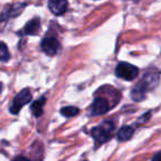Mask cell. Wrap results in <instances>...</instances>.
<instances>
[{
    "label": "cell",
    "instance_id": "9",
    "mask_svg": "<svg viewBox=\"0 0 161 161\" xmlns=\"http://www.w3.org/2000/svg\"><path fill=\"white\" fill-rule=\"evenodd\" d=\"M41 28V21L39 18H33L25 25L22 30V34L25 36H36L39 33Z\"/></svg>",
    "mask_w": 161,
    "mask_h": 161
},
{
    "label": "cell",
    "instance_id": "10",
    "mask_svg": "<svg viewBox=\"0 0 161 161\" xmlns=\"http://www.w3.org/2000/svg\"><path fill=\"white\" fill-rule=\"evenodd\" d=\"M148 91L141 85L140 83H137L134 87L131 88V93H130V96H131L132 101L135 102H141L143 101V98L146 97V94H147Z\"/></svg>",
    "mask_w": 161,
    "mask_h": 161
},
{
    "label": "cell",
    "instance_id": "8",
    "mask_svg": "<svg viewBox=\"0 0 161 161\" xmlns=\"http://www.w3.org/2000/svg\"><path fill=\"white\" fill-rule=\"evenodd\" d=\"M50 11L55 16H62L66 12L69 3L67 0H49L47 1Z\"/></svg>",
    "mask_w": 161,
    "mask_h": 161
},
{
    "label": "cell",
    "instance_id": "17",
    "mask_svg": "<svg viewBox=\"0 0 161 161\" xmlns=\"http://www.w3.org/2000/svg\"><path fill=\"white\" fill-rule=\"evenodd\" d=\"M160 157H161L160 152H157V153L154 154L153 158L151 159V161H161V160H160Z\"/></svg>",
    "mask_w": 161,
    "mask_h": 161
},
{
    "label": "cell",
    "instance_id": "4",
    "mask_svg": "<svg viewBox=\"0 0 161 161\" xmlns=\"http://www.w3.org/2000/svg\"><path fill=\"white\" fill-rule=\"evenodd\" d=\"M159 80H160V72H159V69H150L148 71H146L142 78L139 80V83L147 91H151L158 86Z\"/></svg>",
    "mask_w": 161,
    "mask_h": 161
},
{
    "label": "cell",
    "instance_id": "3",
    "mask_svg": "<svg viewBox=\"0 0 161 161\" xmlns=\"http://www.w3.org/2000/svg\"><path fill=\"white\" fill-rule=\"evenodd\" d=\"M32 101V94L30 90H22L16 97L14 98L11 106H10V113L17 115L21 110V108L25 105L29 104Z\"/></svg>",
    "mask_w": 161,
    "mask_h": 161
},
{
    "label": "cell",
    "instance_id": "2",
    "mask_svg": "<svg viewBox=\"0 0 161 161\" xmlns=\"http://www.w3.org/2000/svg\"><path fill=\"white\" fill-rule=\"evenodd\" d=\"M115 74L126 80H134L138 76L139 69L127 62H119L115 69Z\"/></svg>",
    "mask_w": 161,
    "mask_h": 161
},
{
    "label": "cell",
    "instance_id": "14",
    "mask_svg": "<svg viewBox=\"0 0 161 161\" xmlns=\"http://www.w3.org/2000/svg\"><path fill=\"white\" fill-rule=\"evenodd\" d=\"M10 58V52L5 42H0V62H8Z\"/></svg>",
    "mask_w": 161,
    "mask_h": 161
},
{
    "label": "cell",
    "instance_id": "18",
    "mask_svg": "<svg viewBox=\"0 0 161 161\" xmlns=\"http://www.w3.org/2000/svg\"><path fill=\"white\" fill-rule=\"evenodd\" d=\"M1 90H3V84L0 83V92H1Z\"/></svg>",
    "mask_w": 161,
    "mask_h": 161
},
{
    "label": "cell",
    "instance_id": "15",
    "mask_svg": "<svg viewBox=\"0 0 161 161\" xmlns=\"http://www.w3.org/2000/svg\"><path fill=\"white\" fill-rule=\"evenodd\" d=\"M150 116H151V113H150V112L146 113L145 115H142V116H141L140 118L138 119V124L146 123V121H148V120H149V118H150Z\"/></svg>",
    "mask_w": 161,
    "mask_h": 161
},
{
    "label": "cell",
    "instance_id": "13",
    "mask_svg": "<svg viewBox=\"0 0 161 161\" xmlns=\"http://www.w3.org/2000/svg\"><path fill=\"white\" fill-rule=\"evenodd\" d=\"M78 113H80V109L75 106H66V107H63L61 109V114L64 117H67V118L75 117L76 115H78Z\"/></svg>",
    "mask_w": 161,
    "mask_h": 161
},
{
    "label": "cell",
    "instance_id": "12",
    "mask_svg": "<svg viewBox=\"0 0 161 161\" xmlns=\"http://www.w3.org/2000/svg\"><path fill=\"white\" fill-rule=\"evenodd\" d=\"M135 132V128L132 126H124L120 129L118 130V134H117V138L119 141H126L129 140L132 137Z\"/></svg>",
    "mask_w": 161,
    "mask_h": 161
},
{
    "label": "cell",
    "instance_id": "11",
    "mask_svg": "<svg viewBox=\"0 0 161 161\" xmlns=\"http://www.w3.org/2000/svg\"><path fill=\"white\" fill-rule=\"evenodd\" d=\"M45 102H47L45 101V97L42 96L31 104V112L36 118L40 117L41 115L43 114V107H44V105H45Z\"/></svg>",
    "mask_w": 161,
    "mask_h": 161
},
{
    "label": "cell",
    "instance_id": "5",
    "mask_svg": "<svg viewBox=\"0 0 161 161\" xmlns=\"http://www.w3.org/2000/svg\"><path fill=\"white\" fill-rule=\"evenodd\" d=\"M41 49L45 54L54 56L61 49V43L54 36H45L41 41Z\"/></svg>",
    "mask_w": 161,
    "mask_h": 161
},
{
    "label": "cell",
    "instance_id": "16",
    "mask_svg": "<svg viewBox=\"0 0 161 161\" xmlns=\"http://www.w3.org/2000/svg\"><path fill=\"white\" fill-rule=\"evenodd\" d=\"M12 161H31V160L25 158V157H23V156H19V157H17V158H14Z\"/></svg>",
    "mask_w": 161,
    "mask_h": 161
},
{
    "label": "cell",
    "instance_id": "1",
    "mask_svg": "<svg viewBox=\"0 0 161 161\" xmlns=\"http://www.w3.org/2000/svg\"><path fill=\"white\" fill-rule=\"evenodd\" d=\"M115 130V125L113 121H103L101 125L94 127L91 130V136L95 140L96 146H101L112 137Z\"/></svg>",
    "mask_w": 161,
    "mask_h": 161
},
{
    "label": "cell",
    "instance_id": "6",
    "mask_svg": "<svg viewBox=\"0 0 161 161\" xmlns=\"http://www.w3.org/2000/svg\"><path fill=\"white\" fill-rule=\"evenodd\" d=\"M109 103L106 98L104 97H96L92 104V108H91V114L93 116H99V115H104L109 110Z\"/></svg>",
    "mask_w": 161,
    "mask_h": 161
},
{
    "label": "cell",
    "instance_id": "7",
    "mask_svg": "<svg viewBox=\"0 0 161 161\" xmlns=\"http://www.w3.org/2000/svg\"><path fill=\"white\" fill-rule=\"evenodd\" d=\"M27 3H12L11 6H9L8 8H6L5 11L1 14V20L6 21L8 19H11V18H16L17 16L21 14L23 11V9L25 8Z\"/></svg>",
    "mask_w": 161,
    "mask_h": 161
}]
</instances>
